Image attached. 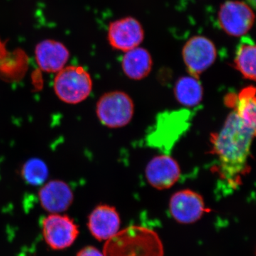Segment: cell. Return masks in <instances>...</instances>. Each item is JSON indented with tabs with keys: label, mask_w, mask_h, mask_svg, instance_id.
<instances>
[{
	"label": "cell",
	"mask_w": 256,
	"mask_h": 256,
	"mask_svg": "<svg viewBox=\"0 0 256 256\" xmlns=\"http://www.w3.org/2000/svg\"><path fill=\"white\" fill-rule=\"evenodd\" d=\"M234 108L220 132L212 137L216 174L220 180L235 188L249 172L250 150L256 136V89L246 88L238 96L227 98Z\"/></svg>",
	"instance_id": "cell-1"
},
{
	"label": "cell",
	"mask_w": 256,
	"mask_h": 256,
	"mask_svg": "<svg viewBox=\"0 0 256 256\" xmlns=\"http://www.w3.org/2000/svg\"><path fill=\"white\" fill-rule=\"evenodd\" d=\"M105 256H164L160 236L154 230L140 226L120 230L106 242Z\"/></svg>",
	"instance_id": "cell-2"
},
{
	"label": "cell",
	"mask_w": 256,
	"mask_h": 256,
	"mask_svg": "<svg viewBox=\"0 0 256 256\" xmlns=\"http://www.w3.org/2000/svg\"><path fill=\"white\" fill-rule=\"evenodd\" d=\"M190 120L191 112L188 110L160 114L156 126L148 136V144L169 154L180 138L188 131Z\"/></svg>",
	"instance_id": "cell-3"
},
{
	"label": "cell",
	"mask_w": 256,
	"mask_h": 256,
	"mask_svg": "<svg viewBox=\"0 0 256 256\" xmlns=\"http://www.w3.org/2000/svg\"><path fill=\"white\" fill-rule=\"evenodd\" d=\"M54 90L58 98L66 104H80L92 94V80L87 70L80 66L65 67L57 73Z\"/></svg>",
	"instance_id": "cell-4"
},
{
	"label": "cell",
	"mask_w": 256,
	"mask_h": 256,
	"mask_svg": "<svg viewBox=\"0 0 256 256\" xmlns=\"http://www.w3.org/2000/svg\"><path fill=\"white\" fill-rule=\"evenodd\" d=\"M96 112L99 120L106 127L114 129L126 127L134 116V102L126 92H108L98 102Z\"/></svg>",
	"instance_id": "cell-5"
},
{
	"label": "cell",
	"mask_w": 256,
	"mask_h": 256,
	"mask_svg": "<svg viewBox=\"0 0 256 256\" xmlns=\"http://www.w3.org/2000/svg\"><path fill=\"white\" fill-rule=\"evenodd\" d=\"M255 13L246 2L229 0L220 5L218 22L226 34L233 37L245 36L254 28Z\"/></svg>",
	"instance_id": "cell-6"
},
{
	"label": "cell",
	"mask_w": 256,
	"mask_h": 256,
	"mask_svg": "<svg viewBox=\"0 0 256 256\" xmlns=\"http://www.w3.org/2000/svg\"><path fill=\"white\" fill-rule=\"evenodd\" d=\"M217 56L215 44L206 36L192 37L183 47L184 63L188 74L196 78L214 64Z\"/></svg>",
	"instance_id": "cell-7"
},
{
	"label": "cell",
	"mask_w": 256,
	"mask_h": 256,
	"mask_svg": "<svg viewBox=\"0 0 256 256\" xmlns=\"http://www.w3.org/2000/svg\"><path fill=\"white\" fill-rule=\"evenodd\" d=\"M42 233L48 246L54 250L68 248L76 242L78 225L68 216L50 214L42 222Z\"/></svg>",
	"instance_id": "cell-8"
},
{
	"label": "cell",
	"mask_w": 256,
	"mask_h": 256,
	"mask_svg": "<svg viewBox=\"0 0 256 256\" xmlns=\"http://www.w3.org/2000/svg\"><path fill=\"white\" fill-rule=\"evenodd\" d=\"M146 37L142 24L137 18L128 16L109 25L108 40L114 50L126 52L140 46Z\"/></svg>",
	"instance_id": "cell-9"
},
{
	"label": "cell",
	"mask_w": 256,
	"mask_h": 256,
	"mask_svg": "<svg viewBox=\"0 0 256 256\" xmlns=\"http://www.w3.org/2000/svg\"><path fill=\"white\" fill-rule=\"evenodd\" d=\"M170 212L178 223L192 224L210 212L201 194L190 190L176 192L170 198Z\"/></svg>",
	"instance_id": "cell-10"
},
{
	"label": "cell",
	"mask_w": 256,
	"mask_h": 256,
	"mask_svg": "<svg viewBox=\"0 0 256 256\" xmlns=\"http://www.w3.org/2000/svg\"><path fill=\"white\" fill-rule=\"evenodd\" d=\"M146 173L148 182L158 190H169L181 178V169L178 162L166 154L151 160L146 166Z\"/></svg>",
	"instance_id": "cell-11"
},
{
	"label": "cell",
	"mask_w": 256,
	"mask_h": 256,
	"mask_svg": "<svg viewBox=\"0 0 256 256\" xmlns=\"http://www.w3.org/2000/svg\"><path fill=\"white\" fill-rule=\"evenodd\" d=\"M120 216L117 210L109 205H100L88 216V228L99 242H107L120 230Z\"/></svg>",
	"instance_id": "cell-12"
},
{
	"label": "cell",
	"mask_w": 256,
	"mask_h": 256,
	"mask_svg": "<svg viewBox=\"0 0 256 256\" xmlns=\"http://www.w3.org/2000/svg\"><path fill=\"white\" fill-rule=\"evenodd\" d=\"M42 208L52 214L63 213L72 206L74 192L68 184L60 180H54L45 184L38 193Z\"/></svg>",
	"instance_id": "cell-13"
},
{
	"label": "cell",
	"mask_w": 256,
	"mask_h": 256,
	"mask_svg": "<svg viewBox=\"0 0 256 256\" xmlns=\"http://www.w3.org/2000/svg\"><path fill=\"white\" fill-rule=\"evenodd\" d=\"M35 56L38 66L43 72L57 74L65 68L70 58V53L60 42L44 40L37 45Z\"/></svg>",
	"instance_id": "cell-14"
},
{
	"label": "cell",
	"mask_w": 256,
	"mask_h": 256,
	"mask_svg": "<svg viewBox=\"0 0 256 256\" xmlns=\"http://www.w3.org/2000/svg\"><path fill=\"white\" fill-rule=\"evenodd\" d=\"M152 67L150 53L140 46L126 52L122 58V70L131 80H141L146 78L150 74Z\"/></svg>",
	"instance_id": "cell-15"
},
{
	"label": "cell",
	"mask_w": 256,
	"mask_h": 256,
	"mask_svg": "<svg viewBox=\"0 0 256 256\" xmlns=\"http://www.w3.org/2000/svg\"><path fill=\"white\" fill-rule=\"evenodd\" d=\"M174 92L178 102L186 108L196 107L204 97V88L200 78L190 75L178 79Z\"/></svg>",
	"instance_id": "cell-16"
},
{
	"label": "cell",
	"mask_w": 256,
	"mask_h": 256,
	"mask_svg": "<svg viewBox=\"0 0 256 256\" xmlns=\"http://www.w3.org/2000/svg\"><path fill=\"white\" fill-rule=\"evenodd\" d=\"M256 48L252 40L244 38L236 54L234 64L242 76L247 80L255 82Z\"/></svg>",
	"instance_id": "cell-17"
},
{
	"label": "cell",
	"mask_w": 256,
	"mask_h": 256,
	"mask_svg": "<svg viewBox=\"0 0 256 256\" xmlns=\"http://www.w3.org/2000/svg\"><path fill=\"white\" fill-rule=\"evenodd\" d=\"M22 176L30 184L40 186L48 178V166L42 160H30L24 165Z\"/></svg>",
	"instance_id": "cell-18"
},
{
	"label": "cell",
	"mask_w": 256,
	"mask_h": 256,
	"mask_svg": "<svg viewBox=\"0 0 256 256\" xmlns=\"http://www.w3.org/2000/svg\"><path fill=\"white\" fill-rule=\"evenodd\" d=\"M76 256H105L104 252L94 246H86L82 248Z\"/></svg>",
	"instance_id": "cell-19"
},
{
	"label": "cell",
	"mask_w": 256,
	"mask_h": 256,
	"mask_svg": "<svg viewBox=\"0 0 256 256\" xmlns=\"http://www.w3.org/2000/svg\"><path fill=\"white\" fill-rule=\"evenodd\" d=\"M246 2L248 4L250 5V6H252V8L255 6L256 5V0H247Z\"/></svg>",
	"instance_id": "cell-20"
}]
</instances>
